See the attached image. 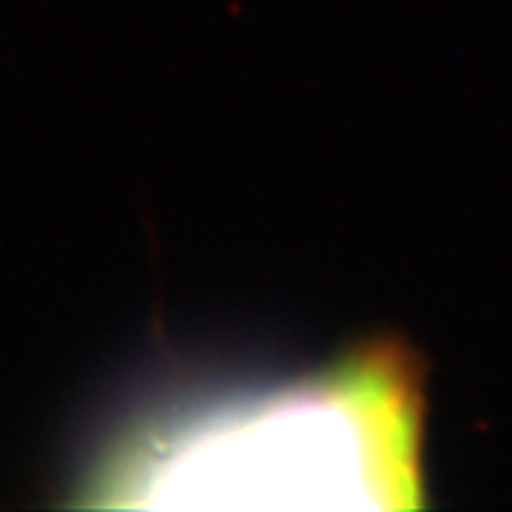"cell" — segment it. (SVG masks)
<instances>
[{
  "mask_svg": "<svg viewBox=\"0 0 512 512\" xmlns=\"http://www.w3.org/2000/svg\"><path fill=\"white\" fill-rule=\"evenodd\" d=\"M419 376L404 350H365L311 382L154 430L109 487L163 504H419Z\"/></svg>",
  "mask_w": 512,
  "mask_h": 512,
  "instance_id": "cell-1",
  "label": "cell"
}]
</instances>
